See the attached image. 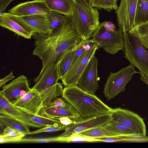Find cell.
<instances>
[{"label":"cell","instance_id":"2","mask_svg":"<svg viewBox=\"0 0 148 148\" xmlns=\"http://www.w3.org/2000/svg\"><path fill=\"white\" fill-rule=\"evenodd\" d=\"M62 96L83 118L110 113L112 110L96 95L84 90L77 85L65 87Z\"/></svg>","mask_w":148,"mask_h":148},{"label":"cell","instance_id":"37","mask_svg":"<svg viewBox=\"0 0 148 148\" xmlns=\"http://www.w3.org/2000/svg\"><path fill=\"white\" fill-rule=\"evenodd\" d=\"M15 0H0V16L5 13L6 8L9 3Z\"/></svg>","mask_w":148,"mask_h":148},{"label":"cell","instance_id":"18","mask_svg":"<svg viewBox=\"0 0 148 148\" xmlns=\"http://www.w3.org/2000/svg\"><path fill=\"white\" fill-rule=\"evenodd\" d=\"M34 32L50 34L52 32L47 17L39 14L20 16Z\"/></svg>","mask_w":148,"mask_h":148},{"label":"cell","instance_id":"1","mask_svg":"<svg viewBox=\"0 0 148 148\" xmlns=\"http://www.w3.org/2000/svg\"><path fill=\"white\" fill-rule=\"evenodd\" d=\"M35 48L32 54L38 57L42 63V68L38 76L33 81L36 83L45 69L57 63L61 55L67 49L79 43L81 39L73 28L70 16L65 15L60 27L50 34L34 32Z\"/></svg>","mask_w":148,"mask_h":148},{"label":"cell","instance_id":"9","mask_svg":"<svg viewBox=\"0 0 148 148\" xmlns=\"http://www.w3.org/2000/svg\"><path fill=\"white\" fill-rule=\"evenodd\" d=\"M97 50L96 43L82 54L71 64L61 80L65 87L77 85V82L86 65Z\"/></svg>","mask_w":148,"mask_h":148},{"label":"cell","instance_id":"20","mask_svg":"<svg viewBox=\"0 0 148 148\" xmlns=\"http://www.w3.org/2000/svg\"><path fill=\"white\" fill-rule=\"evenodd\" d=\"M41 113V115L52 118L68 117L75 120L81 117L80 114L77 111L68 110L51 107L43 108Z\"/></svg>","mask_w":148,"mask_h":148},{"label":"cell","instance_id":"38","mask_svg":"<svg viewBox=\"0 0 148 148\" xmlns=\"http://www.w3.org/2000/svg\"><path fill=\"white\" fill-rule=\"evenodd\" d=\"M14 77L13 75L12 71H11L9 74L0 79V88H1V87L4 86L7 82L12 79Z\"/></svg>","mask_w":148,"mask_h":148},{"label":"cell","instance_id":"17","mask_svg":"<svg viewBox=\"0 0 148 148\" xmlns=\"http://www.w3.org/2000/svg\"><path fill=\"white\" fill-rule=\"evenodd\" d=\"M60 79L57 63L48 66L33 88L40 92L58 83Z\"/></svg>","mask_w":148,"mask_h":148},{"label":"cell","instance_id":"27","mask_svg":"<svg viewBox=\"0 0 148 148\" xmlns=\"http://www.w3.org/2000/svg\"><path fill=\"white\" fill-rule=\"evenodd\" d=\"M128 33L137 37L148 49V22L135 26Z\"/></svg>","mask_w":148,"mask_h":148},{"label":"cell","instance_id":"26","mask_svg":"<svg viewBox=\"0 0 148 148\" xmlns=\"http://www.w3.org/2000/svg\"><path fill=\"white\" fill-rule=\"evenodd\" d=\"M104 127L108 130L116 134L119 137L139 135L137 134L121 123L112 120L111 122Z\"/></svg>","mask_w":148,"mask_h":148},{"label":"cell","instance_id":"33","mask_svg":"<svg viewBox=\"0 0 148 148\" xmlns=\"http://www.w3.org/2000/svg\"><path fill=\"white\" fill-rule=\"evenodd\" d=\"M95 44V42L92 39L88 40H81L79 43L75 46V51L71 64L84 51Z\"/></svg>","mask_w":148,"mask_h":148},{"label":"cell","instance_id":"21","mask_svg":"<svg viewBox=\"0 0 148 148\" xmlns=\"http://www.w3.org/2000/svg\"><path fill=\"white\" fill-rule=\"evenodd\" d=\"M50 10L71 16L72 13V0H45Z\"/></svg>","mask_w":148,"mask_h":148},{"label":"cell","instance_id":"19","mask_svg":"<svg viewBox=\"0 0 148 148\" xmlns=\"http://www.w3.org/2000/svg\"><path fill=\"white\" fill-rule=\"evenodd\" d=\"M63 90L62 84L58 82L44 90L38 92L42 99L43 108L54 101L57 97L62 96Z\"/></svg>","mask_w":148,"mask_h":148},{"label":"cell","instance_id":"15","mask_svg":"<svg viewBox=\"0 0 148 148\" xmlns=\"http://www.w3.org/2000/svg\"><path fill=\"white\" fill-rule=\"evenodd\" d=\"M13 105L22 111L33 115L40 114L43 108L39 93L33 88Z\"/></svg>","mask_w":148,"mask_h":148},{"label":"cell","instance_id":"3","mask_svg":"<svg viewBox=\"0 0 148 148\" xmlns=\"http://www.w3.org/2000/svg\"><path fill=\"white\" fill-rule=\"evenodd\" d=\"M71 23L82 40L92 37L99 26V13L97 8L89 5L83 0H72Z\"/></svg>","mask_w":148,"mask_h":148},{"label":"cell","instance_id":"11","mask_svg":"<svg viewBox=\"0 0 148 148\" xmlns=\"http://www.w3.org/2000/svg\"><path fill=\"white\" fill-rule=\"evenodd\" d=\"M138 0H121L116 10L118 25L123 32H128L135 26V18Z\"/></svg>","mask_w":148,"mask_h":148},{"label":"cell","instance_id":"12","mask_svg":"<svg viewBox=\"0 0 148 148\" xmlns=\"http://www.w3.org/2000/svg\"><path fill=\"white\" fill-rule=\"evenodd\" d=\"M31 89L27 77L21 75L3 86L0 94L13 104L24 96Z\"/></svg>","mask_w":148,"mask_h":148},{"label":"cell","instance_id":"14","mask_svg":"<svg viewBox=\"0 0 148 148\" xmlns=\"http://www.w3.org/2000/svg\"><path fill=\"white\" fill-rule=\"evenodd\" d=\"M50 10L45 0H33L20 3L8 11L19 16L39 14L47 17Z\"/></svg>","mask_w":148,"mask_h":148},{"label":"cell","instance_id":"23","mask_svg":"<svg viewBox=\"0 0 148 148\" xmlns=\"http://www.w3.org/2000/svg\"><path fill=\"white\" fill-rule=\"evenodd\" d=\"M24 112L32 122L43 127L65 125L62 123L58 120L55 118L45 116L40 114L33 115L25 112Z\"/></svg>","mask_w":148,"mask_h":148},{"label":"cell","instance_id":"40","mask_svg":"<svg viewBox=\"0 0 148 148\" xmlns=\"http://www.w3.org/2000/svg\"><path fill=\"white\" fill-rule=\"evenodd\" d=\"M103 24L104 27L107 30L113 31L116 29L115 25L111 22L104 21Z\"/></svg>","mask_w":148,"mask_h":148},{"label":"cell","instance_id":"7","mask_svg":"<svg viewBox=\"0 0 148 148\" xmlns=\"http://www.w3.org/2000/svg\"><path fill=\"white\" fill-rule=\"evenodd\" d=\"M111 120V112L85 118L81 117L73 120L74 123L69 125L64 132L59 136L67 137L90 129L105 126L108 124Z\"/></svg>","mask_w":148,"mask_h":148},{"label":"cell","instance_id":"24","mask_svg":"<svg viewBox=\"0 0 148 148\" xmlns=\"http://www.w3.org/2000/svg\"><path fill=\"white\" fill-rule=\"evenodd\" d=\"M26 135L25 133L10 127L4 129L2 135H0V143H13Z\"/></svg>","mask_w":148,"mask_h":148},{"label":"cell","instance_id":"28","mask_svg":"<svg viewBox=\"0 0 148 148\" xmlns=\"http://www.w3.org/2000/svg\"><path fill=\"white\" fill-rule=\"evenodd\" d=\"M79 133L92 138L119 137L116 134L107 129L104 126L90 129Z\"/></svg>","mask_w":148,"mask_h":148},{"label":"cell","instance_id":"29","mask_svg":"<svg viewBox=\"0 0 148 148\" xmlns=\"http://www.w3.org/2000/svg\"><path fill=\"white\" fill-rule=\"evenodd\" d=\"M0 121L6 127H10L25 134L30 132L27 125L6 116L0 114Z\"/></svg>","mask_w":148,"mask_h":148},{"label":"cell","instance_id":"13","mask_svg":"<svg viewBox=\"0 0 148 148\" xmlns=\"http://www.w3.org/2000/svg\"><path fill=\"white\" fill-rule=\"evenodd\" d=\"M0 25L26 39L31 38L34 32L20 16L9 12L0 16Z\"/></svg>","mask_w":148,"mask_h":148},{"label":"cell","instance_id":"35","mask_svg":"<svg viewBox=\"0 0 148 148\" xmlns=\"http://www.w3.org/2000/svg\"><path fill=\"white\" fill-rule=\"evenodd\" d=\"M54 107L68 110L77 111L71 105L66 101L64 99H63L62 97H57L54 101L46 107Z\"/></svg>","mask_w":148,"mask_h":148},{"label":"cell","instance_id":"31","mask_svg":"<svg viewBox=\"0 0 148 148\" xmlns=\"http://www.w3.org/2000/svg\"><path fill=\"white\" fill-rule=\"evenodd\" d=\"M63 143V137L59 136L56 137L43 138H22L13 143Z\"/></svg>","mask_w":148,"mask_h":148},{"label":"cell","instance_id":"30","mask_svg":"<svg viewBox=\"0 0 148 148\" xmlns=\"http://www.w3.org/2000/svg\"><path fill=\"white\" fill-rule=\"evenodd\" d=\"M65 17V15L58 12L51 10L47 18L49 23L52 32L58 28L62 25Z\"/></svg>","mask_w":148,"mask_h":148},{"label":"cell","instance_id":"4","mask_svg":"<svg viewBox=\"0 0 148 148\" xmlns=\"http://www.w3.org/2000/svg\"><path fill=\"white\" fill-rule=\"evenodd\" d=\"M125 58L140 71L139 73L148 75V49L136 37L123 32Z\"/></svg>","mask_w":148,"mask_h":148},{"label":"cell","instance_id":"25","mask_svg":"<svg viewBox=\"0 0 148 148\" xmlns=\"http://www.w3.org/2000/svg\"><path fill=\"white\" fill-rule=\"evenodd\" d=\"M148 22V0H138L135 26Z\"/></svg>","mask_w":148,"mask_h":148},{"label":"cell","instance_id":"8","mask_svg":"<svg viewBox=\"0 0 148 148\" xmlns=\"http://www.w3.org/2000/svg\"><path fill=\"white\" fill-rule=\"evenodd\" d=\"M111 113L112 120L121 123L137 135L146 136L145 124L136 113L121 108L112 109Z\"/></svg>","mask_w":148,"mask_h":148},{"label":"cell","instance_id":"41","mask_svg":"<svg viewBox=\"0 0 148 148\" xmlns=\"http://www.w3.org/2000/svg\"><path fill=\"white\" fill-rule=\"evenodd\" d=\"M141 75L140 79L148 85V75H147L140 73Z\"/></svg>","mask_w":148,"mask_h":148},{"label":"cell","instance_id":"36","mask_svg":"<svg viewBox=\"0 0 148 148\" xmlns=\"http://www.w3.org/2000/svg\"><path fill=\"white\" fill-rule=\"evenodd\" d=\"M68 125H65L63 126H46L39 130L29 132L25 134L26 135H32L44 132H51L62 130H65L68 127Z\"/></svg>","mask_w":148,"mask_h":148},{"label":"cell","instance_id":"6","mask_svg":"<svg viewBox=\"0 0 148 148\" xmlns=\"http://www.w3.org/2000/svg\"><path fill=\"white\" fill-rule=\"evenodd\" d=\"M135 66L132 64L122 68L117 72H110L108 77L103 91L107 100H109L121 92H124L127 83L131 79L133 75L137 73Z\"/></svg>","mask_w":148,"mask_h":148},{"label":"cell","instance_id":"10","mask_svg":"<svg viewBox=\"0 0 148 148\" xmlns=\"http://www.w3.org/2000/svg\"><path fill=\"white\" fill-rule=\"evenodd\" d=\"M98 61L95 54L90 60L77 82L78 86L84 90L95 94L97 90Z\"/></svg>","mask_w":148,"mask_h":148},{"label":"cell","instance_id":"42","mask_svg":"<svg viewBox=\"0 0 148 148\" xmlns=\"http://www.w3.org/2000/svg\"><path fill=\"white\" fill-rule=\"evenodd\" d=\"M91 0H83V1L88 5L91 6Z\"/></svg>","mask_w":148,"mask_h":148},{"label":"cell","instance_id":"39","mask_svg":"<svg viewBox=\"0 0 148 148\" xmlns=\"http://www.w3.org/2000/svg\"><path fill=\"white\" fill-rule=\"evenodd\" d=\"M58 120L60 122L65 125H68L74 123L73 120L68 117H63L59 118H55Z\"/></svg>","mask_w":148,"mask_h":148},{"label":"cell","instance_id":"34","mask_svg":"<svg viewBox=\"0 0 148 148\" xmlns=\"http://www.w3.org/2000/svg\"><path fill=\"white\" fill-rule=\"evenodd\" d=\"M63 138L64 143L102 142L101 140L98 138H91L81 134L80 133L74 134Z\"/></svg>","mask_w":148,"mask_h":148},{"label":"cell","instance_id":"16","mask_svg":"<svg viewBox=\"0 0 148 148\" xmlns=\"http://www.w3.org/2000/svg\"><path fill=\"white\" fill-rule=\"evenodd\" d=\"M0 114L18 121L28 126L35 128L43 127L32 122L24 111L14 106L1 94Z\"/></svg>","mask_w":148,"mask_h":148},{"label":"cell","instance_id":"32","mask_svg":"<svg viewBox=\"0 0 148 148\" xmlns=\"http://www.w3.org/2000/svg\"><path fill=\"white\" fill-rule=\"evenodd\" d=\"M91 6L100 10L103 9L109 12L116 10L118 8L117 0H91Z\"/></svg>","mask_w":148,"mask_h":148},{"label":"cell","instance_id":"22","mask_svg":"<svg viewBox=\"0 0 148 148\" xmlns=\"http://www.w3.org/2000/svg\"><path fill=\"white\" fill-rule=\"evenodd\" d=\"M75 51V46L66 50L59 58L57 63L60 79L62 78L70 67Z\"/></svg>","mask_w":148,"mask_h":148},{"label":"cell","instance_id":"5","mask_svg":"<svg viewBox=\"0 0 148 148\" xmlns=\"http://www.w3.org/2000/svg\"><path fill=\"white\" fill-rule=\"evenodd\" d=\"M121 28L111 31L104 27L103 22L101 23L92 37L95 42L97 50L102 48L108 53L114 55L119 51H124L123 35Z\"/></svg>","mask_w":148,"mask_h":148}]
</instances>
